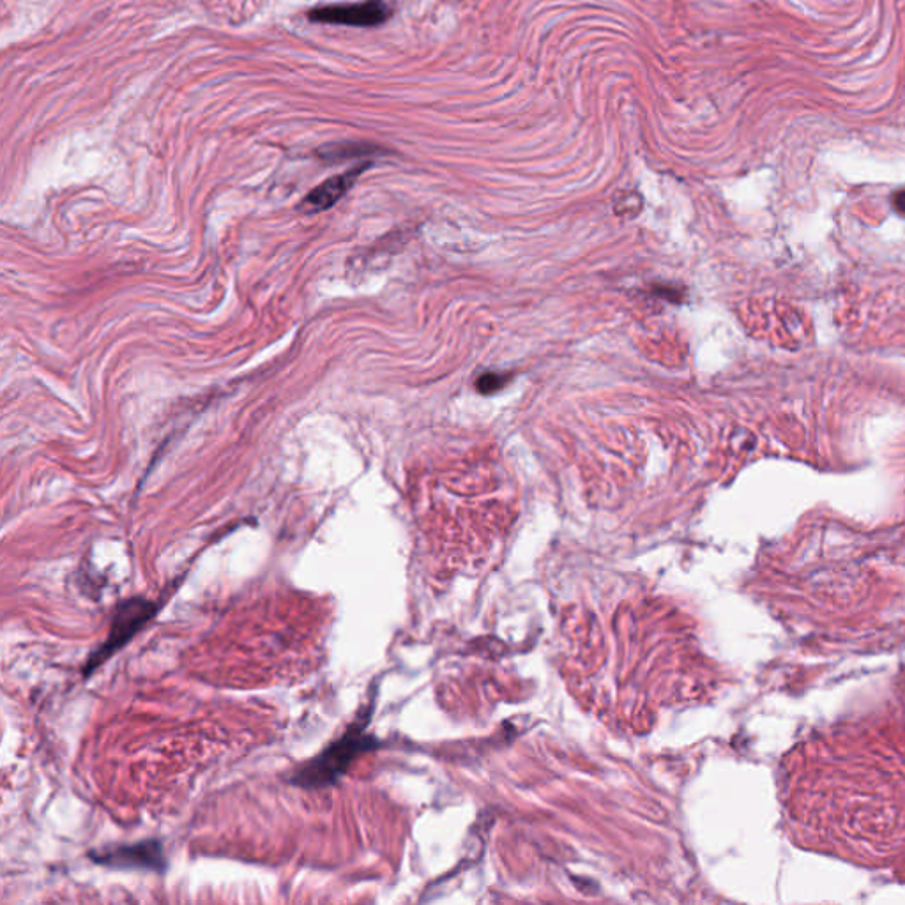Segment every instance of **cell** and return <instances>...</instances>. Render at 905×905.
<instances>
[{
	"mask_svg": "<svg viewBox=\"0 0 905 905\" xmlns=\"http://www.w3.org/2000/svg\"><path fill=\"white\" fill-rule=\"evenodd\" d=\"M87 858L98 867L112 870H144L165 875L168 870L165 845L160 838H145L133 844H114L87 852Z\"/></svg>",
	"mask_w": 905,
	"mask_h": 905,
	"instance_id": "obj_3",
	"label": "cell"
},
{
	"mask_svg": "<svg viewBox=\"0 0 905 905\" xmlns=\"http://www.w3.org/2000/svg\"><path fill=\"white\" fill-rule=\"evenodd\" d=\"M508 379H510V375H506V373H483L480 379L476 381V388H478L481 395H492L495 391L504 388V384L508 382Z\"/></svg>",
	"mask_w": 905,
	"mask_h": 905,
	"instance_id": "obj_6",
	"label": "cell"
},
{
	"mask_svg": "<svg viewBox=\"0 0 905 905\" xmlns=\"http://www.w3.org/2000/svg\"><path fill=\"white\" fill-rule=\"evenodd\" d=\"M368 167H370V163H363L345 174L335 175L328 181H324L315 190H312V193L306 195L301 207L305 209L306 213H320V211H326L329 207L335 206L340 198L347 195V191L354 186L359 175L363 174Z\"/></svg>",
	"mask_w": 905,
	"mask_h": 905,
	"instance_id": "obj_5",
	"label": "cell"
},
{
	"mask_svg": "<svg viewBox=\"0 0 905 905\" xmlns=\"http://www.w3.org/2000/svg\"><path fill=\"white\" fill-rule=\"evenodd\" d=\"M391 18V8L384 0H363L356 4H329L308 11V20L349 27H379Z\"/></svg>",
	"mask_w": 905,
	"mask_h": 905,
	"instance_id": "obj_4",
	"label": "cell"
},
{
	"mask_svg": "<svg viewBox=\"0 0 905 905\" xmlns=\"http://www.w3.org/2000/svg\"><path fill=\"white\" fill-rule=\"evenodd\" d=\"M893 206H895L898 213H902L905 216V190H900L898 193H895V197H893Z\"/></svg>",
	"mask_w": 905,
	"mask_h": 905,
	"instance_id": "obj_7",
	"label": "cell"
},
{
	"mask_svg": "<svg viewBox=\"0 0 905 905\" xmlns=\"http://www.w3.org/2000/svg\"><path fill=\"white\" fill-rule=\"evenodd\" d=\"M160 609V601L151 600L145 596H131V598L119 601L115 605L107 639L99 642L98 646L94 647L87 656V660L82 665V677L89 679L110 658L121 653L122 649L128 646L131 640L135 639L138 633L153 621Z\"/></svg>",
	"mask_w": 905,
	"mask_h": 905,
	"instance_id": "obj_2",
	"label": "cell"
},
{
	"mask_svg": "<svg viewBox=\"0 0 905 905\" xmlns=\"http://www.w3.org/2000/svg\"><path fill=\"white\" fill-rule=\"evenodd\" d=\"M375 693L372 700L359 709L347 729L324 746L312 759L297 764L283 776L285 784L301 791H324L340 784L349 773L350 766L363 753L373 752L381 746V741L368 732L372 722Z\"/></svg>",
	"mask_w": 905,
	"mask_h": 905,
	"instance_id": "obj_1",
	"label": "cell"
}]
</instances>
